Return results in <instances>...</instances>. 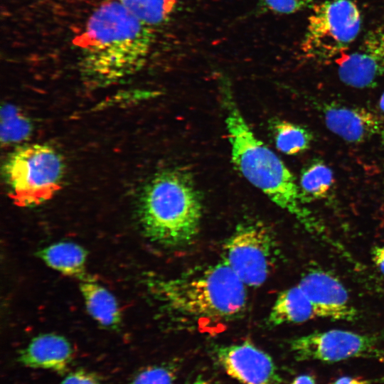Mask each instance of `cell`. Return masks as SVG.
Here are the masks:
<instances>
[{
	"label": "cell",
	"instance_id": "1",
	"mask_svg": "<svg viewBox=\"0 0 384 384\" xmlns=\"http://www.w3.org/2000/svg\"><path fill=\"white\" fill-rule=\"evenodd\" d=\"M80 39L82 76L92 86L102 87L140 70L154 35L151 27L116 0H107L90 14Z\"/></svg>",
	"mask_w": 384,
	"mask_h": 384
},
{
	"label": "cell",
	"instance_id": "2",
	"mask_svg": "<svg viewBox=\"0 0 384 384\" xmlns=\"http://www.w3.org/2000/svg\"><path fill=\"white\" fill-rule=\"evenodd\" d=\"M232 161L240 173L275 205L294 215L309 231L317 223L304 203L299 184L281 159L254 134L240 112L230 85L220 84Z\"/></svg>",
	"mask_w": 384,
	"mask_h": 384
},
{
	"label": "cell",
	"instance_id": "3",
	"mask_svg": "<svg viewBox=\"0 0 384 384\" xmlns=\"http://www.w3.org/2000/svg\"><path fill=\"white\" fill-rule=\"evenodd\" d=\"M154 297L177 314L210 321H229L246 307V286L225 262L171 278L149 279Z\"/></svg>",
	"mask_w": 384,
	"mask_h": 384
},
{
	"label": "cell",
	"instance_id": "4",
	"mask_svg": "<svg viewBox=\"0 0 384 384\" xmlns=\"http://www.w3.org/2000/svg\"><path fill=\"white\" fill-rule=\"evenodd\" d=\"M139 213L143 231L151 241L176 248L197 237L203 205L191 176L171 169L159 172L145 186Z\"/></svg>",
	"mask_w": 384,
	"mask_h": 384
},
{
	"label": "cell",
	"instance_id": "5",
	"mask_svg": "<svg viewBox=\"0 0 384 384\" xmlns=\"http://www.w3.org/2000/svg\"><path fill=\"white\" fill-rule=\"evenodd\" d=\"M4 172L14 203L31 207L50 200L61 188L64 164L54 149L35 144L14 151L5 163Z\"/></svg>",
	"mask_w": 384,
	"mask_h": 384
},
{
	"label": "cell",
	"instance_id": "6",
	"mask_svg": "<svg viewBox=\"0 0 384 384\" xmlns=\"http://www.w3.org/2000/svg\"><path fill=\"white\" fill-rule=\"evenodd\" d=\"M361 23V11L352 0H327L314 4L302 41V52L310 60H336L356 41Z\"/></svg>",
	"mask_w": 384,
	"mask_h": 384
},
{
	"label": "cell",
	"instance_id": "7",
	"mask_svg": "<svg viewBox=\"0 0 384 384\" xmlns=\"http://www.w3.org/2000/svg\"><path fill=\"white\" fill-rule=\"evenodd\" d=\"M275 243L260 222L240 223L223 245L225 262L245 286L257 287L267 279L274 262Z\"/></svg>",
	"mask_w": 384,
	"mask_h": 384
},
{
	"label": "cell",
	"instance_id": "8",
	"mask_svg": "<svg viewBox=\"0 0 384 384\" xmlns=\"http://www.w3.org/2000/svg\"><path fill=\"white\" fill-rule=\"evenodd\" d=\"M380 343L378 335L331 329L294 338L289 342V347L299 361L334 363L359 357L384 361V349Z\"/></svg>",
	"mask_w": 384,
	"mask_h": 384
},
{
	"label": "cell",
	"instance_id": "9",
	"mask_svg": "<svg viewBox=\"0 0 384 384\" xmlns=\"http://www.w3.org/2000/svg\"><path fill=\"white\" fill-rule=\"evenodd\" d=\"M334 60L338 78L345 85L359 89L375 86L384 78V30L370 29L356 50Z\"/></svg>",
	"mask_w": 384,
	"mask_h": 384
},
{
	"label": "cell",
	"instance_id": "10",
	"mask_svg": "<svg viewBox=\"0 0 384 384\" xmlns=\"http://www.w3.org/2000/svg\"><path fill=\"white\" fill-rule=\"evenodd\" d=\"M298 285L311 302L316 317L346 321L357 319L358 311L346 289L331 274L317 269L309 270Z\"/></svg>",
	"mask_w": 384,
	"mask_h": 384
},
{
	"label": "cell",
	"instance_id": "11",
	"mask_svg": "<svg viewBox=\"0 0 384 384\" xmlns=\"http://www.w3.org/2000/svg\"><path fill=\"white\" fill-rule=\"evenodd\" d=\"M215 355L226 373L243 384H279L272 358L252 343L222 346Z\"/></svg>",
	"mask_w": 384,
	"mask_h": 384
},
{
	"label": "cell",
	"instance_id": "12",
	"mask_svg": "<svg viewBox=\"0 0 384 384\" xmlns=\"http://www.w3.org/2000/svg\"><path fill=\"white\" fill-rule=\"evenodd\" d=\"M321 111L329 130L350 143L363 142L383 129L378 117L363 107L332 103Z\"/></svg>",
	"mask_w": 384,
	"mask_h": 384
},
{
	"label": "cell",
	"instance_id": "13",
	"mask_svg": "<svg viewBox=\"0 0 384 384\" xmlns=\"http://www.w3.org/2000/svg\"><path fill=\"white\" fill-rule=\"evenodd\" d=\"M73 358V348L64 336L44 334L33 338L20 352L19 362L28 368L63 373Z\"/></svg>",
	"mask_w": 384,
	"mask_h": 384
},
{
	"label": "cell",
	"instance_id": "14",
	"mask_svg": "<svg viewBox=\"0 0 384 384\" xmlns=\"http://www.w3.org/2000/svg\"><path fill=\"white\" fill-rule=\"evenodd\" d=\"M80 290L87 312L100 325L115 328L121 313L115 297L105 287L88 276L80 279Z\"/></svg>",
	"mask_w": 384,
	"mask_h": 384
},
{
	"label": "cell",
	"instance_id": "15",
	"mask_svg": "<svg viewBox=\"0 0 384 384\" xmlns=\"http://www.w3.org/2000/svg\"><path fill=\"white\" fill-rule=\"evenodd\" d=\"M316 317L313 305L297 284L281 292L267 317L273 326L284 324H300Z\"/></svg>",
	"mask_w": 384,
	"mask_h": 384
},
{
	"label": "cell",
	"instance_id": "16",
	"mask_svg": "<svg viewBox=\"0 0 384 384\" xmlns=\"http://www.w3.org/2000/svg\"><path fill=\"white\" fill-rule=\"evenodd\" d=\"M38 255L47 266L61 274L80 279L86 276L87 252L76 243L56 242L43 248Z\"/></svg>",
	"mask_w": 384,
	"mask_h": 384
},
{
	"label": "cell",
	"instance_id": "17",
	"mask_svg": "<svg viewBox=\"0 0 384 384\" xmlns=\"http://www.w3.org/2000/svg\"><path fill=\"white\" fill-rule=\"evenodd\" d=\"M331 168L319 159H314L302 169L299 187L304 203L325 198L334 184Z\"/></svg>",
	"mask_w": 384,
	"mask_h": 384
},
{
	"label": "cell",
	"instance_id": "18",
	"mask_svg": "<svg viewBox=\"0 0 384 384\" xmlns=\"http://www.w3.org/2000/svg\"><path fill=\"white\" fill-rule=\"evenodd\" d=\"M276 147L288 155L302 153L309 149L313 134L307 128L289 121L277 119L272 124Z\"/></svg>",
	"mask_w": 384,
	"mask_h": 384
},
{
	"label": "cell",
	"instance_id": "19",
	"mask_svg": "<svg viewBox=\"0 0 384 384\" xmlns=\"http://www.w3.org/2000/svg\"><path fill=\"white\" fill-rule=\"evenodd\" d=\"M150 27L162 25L175 14L178 0H116Z\"/></svg>",
	"mask_w": 384,
	"mask_h": 384
},
{
	"label": "cell",
	"instance_id": "20",
	"mask_svg": "<svg viewBox=\"0 0 384 384\" xmlns=\"http://www.w3.org/2000/svg\"><path fill=\"white\" fill-rule=\"evenodd\" d=\"M30 120L16 107L5 104L1 109V142L5 145L26 140L31 134Z\"/></svg>",
	"mask_w": 384,
	"mask_h": 384
},
{
	"label": "cell",
	"instance_id": "21",
	"mask_svg": "<svg viewBox=\"0 0 384 384\" xmlns=\"http://www.w3.org/2000/svg\"><path fill=\"white\" fill-rule=\"evenodd\" d=\"M176 370L171 365L147 367L136 374L128 384H174Z\"/></svg>",
	"mask_w": 384,
	"mask_h": 384
},
{
	"label": "cell",
	"instance_id": "22",
	"mask_svg": "<svg viewBox=\"0 0 384 384\" xmlns=\"http://www.w3.org/2000/svg\"><path fill=\"white\" fill-rule=\"evenodd\" d=\"M262 8L277 14H292L312 8L314 0H260Z\"/></svg>",
	"mask_w": 384,
	"mask_h": 384
},
{
	"label": "cell",
	"instance_id": "23",
	"mask_svg": "<svg viewBox=\"0 0 384 384\" xmlns=\"http://www.w3.org/2000/svg\"><path fill=\"white\" fill-rule=\"evenodd\" d=\"M60 384H100L97 377L85 370H77L68 374Z\"/></svg>",
	"mask_w": 384,
	"mask_h": 384
},
{
	"label": "cell",
	"instance_id": "24",
	"mask_svg": "<svg viewBox=\"0 0 384 384\" xmlns=\"http://www.w3.org/2000/svg\"><path fill=\"white\" fill-rule=\"evenodd\" d=\"M370 255L375 267L384 275V245L373 247Z\"/></svg>",
	"mask_w": 384,
	"mask_h": 384
},
{
	"label": "cell",
	"instance_id": "25",
	"mask_svg": "<svg viewBox=\"0 0 384 384\" xmlns=\"http://www.w3.org/2000/svg\"><path fill=\"white\" fill-rule=\"evenodd\" d=\"M331 384H369V382L358 377L343 376Z\"/></svg>",
	"mask_w": 384,
	"mask_h": 384
},
{
	"label": "cell",
	"instance_id": "26",
	"mask_svg": "<svg viewBox=\"0 0 384 384\" xmlns=\"http://www.w3.org/2000/svg\"><path fill=\"white\" fill-rule=\"evenodd\" d=\"M291 384H316V380L312 375L304 374L296 377Z\"/></svg>",
	"mask_w": 384,
	"mask_h": 384
},
{
	"label": "cell",
	"instance_id": "27",
	"mask_svg": "<svg viewBox=\"0 0 384 384\" xmlns=\"http://www.w3.org/2000/svg\"><path fill=\"white\" fill-rule=\"evenodd\" d=\"M187 384H211L209 381H207L203 378H198L196 380L190 382Z\"/></svg>",
	"mask_w": 384,
	"mask_h": 384
},
{
	"label": "cell",
	"instance_id": "28",
	"mask_svg": "<svg viewBox=\"0 0 384 384\" xmlns=\"http://www.w3.org/2000/svg\"><path fill=\"white\" fill-rule=\"evenodd\" d=\"M379 105L380 110L384 112V93L381 95L380 101H379Z\"/></svg>",
	"mask_w": 384,
	"mask_h": 384
},
{
	"label": "cell",
	"instance_id": "29",
	"mask_svg": "<svg viewBox=\"0 0 384 384\" xmlns=\"http://www.w3.org/2000/svg\"><path fill=\"white\" fill-rule=\"evenodd\" d=\"M382 137H383V144L384 147V127L382 129Z\"/></svg>",
	"mask_w": 384,
	"mask_h": 384
}]
</instances>
